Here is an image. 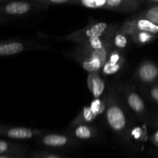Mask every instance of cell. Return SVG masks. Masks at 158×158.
<instances>
[{
  "instance_id": "8fae6325",
  "label": "cell",
  "mask_w": 158,
  "mask_h": 158,
  "mask_svg": "<svg viewBox=\"0 0 158 158\" xmlns=\"http://www.w3.org/2000/svg\"><path fill=\"white\" fill-rule=\"evenodd\" d=\"M47 131L43 129L26 127L9 126L0 123V137L10 140H29L38 138Z\"/></svg>"
},
{
  "instance_id": "d4e9b609",
  "label": "cell",
  "mask_w": 158,
  "mask_h": 158,
  "mask_svg": "<svg viewBox=\"0 0 158 158\" xmlns=\"http://www.w3.org/2000/svg\"><path fill=\"white\" fill-rule=\"evenodd\" d=\"M10 21H12V20L9 19L8 18H6V17H3L2 16V15H0V24L8 23V22H10Z\"/></svg>"
},
{
  "instance_id": "e0dca14e",
  "label": "cell",
  "mask_w": 158,
  "mask_h": 158,
  "mask_svg": "<svg viewBox=\"0 0 158 158\" xmlns=\"http://www.w3.org/2000/svg\"><path fill=\"white\" fill-rule=\"evenodd\" d=\"M157 37V35L149 33V32L135 31L134 33L130 38H131L133 43H135L136 45L139 46H142L153 43Z\"/></svg>"
},
{
  "instance_id": "603a6c76",
  "label": "cell",
  "mask_w": 158,
  "mask_h": 158,
  "mask_svg": "<svg viewBox=\"0 0 158 158\" xmlns=\"http://www.w3.org/2000/svg\"><path fill=\"white\" fill-rule=\"evenodd\" d=\"M150 124H151V126L153 128H154V129H158V115L154 117V118L151 120V122Z\"/></svg>"
},
{
  "instance_id": "7a4b0ae2",
  "label": "cell",
  "mask_w": 158,
  "mask_h": 158,
  "mask_svg": "<svg viewBox=\"0 0 158 158\" xmlns=\"http://www.w3.org/2000/svg\"><path fill=\"white\" fill-rule=\"evenodd\" d=\"M119 26L120 23L111 24L104 35L78 45L65 55L77 61L88 73H100L113 49L111 38Z\"/></svg>"
},
{
  "instance_id": "9c48e42d",
  "label": "cell",
  "mask_w": 158,
  "mask_h": 158,
  "mask_svg": "<svg viewBox=\"0 0 158 158\" xmlns=\"http://www.w3.org/2000/svg\"><path fill=\"white\" fill-rule=\"evenodd\" d=\"M106 106V91L102 97L94 99L89 105L84 106L69 124V128L80 124H92L99 117L104 114Z\"/></svg>"
},
{
  "instance_id": "cb8c5ba5",
  "label": "cell",
  "mask_w": 158,
  "mask_h": 158,
  "mask_svg": "<svg viewBox=\"0 0 158 158\" xmlns=\"http://www.w3.org/2000/svg\"><path fill=\"white\" fill-rule=\"evenodd\" d=\"M0 158H27L24 154L21 155H1Z\"/></svg>"
},
{
  "instance_id": "30bf717a",
  "label": "cell",
  "mask_w": 158,
  "mask_h": 158,
  "mask_svg": "<svg viewBox=\"0 0 158 158\" xmlns=\"http://www.w3.org/2000/svg\"><path fill=\"white\" fill-rule=\"evenodd\" d=\"M64 133L80 143L86 142L91 143H103L104 138L100 128L94 123L80 124L74 127H68Z\"/></svg>"
},
{
  "instance_id": "484cf974",
  "label": "cell",
  "mask_w": 158,
  "mask_h": 158,
  "mask_svg": "<svg viewBox=\"0 0 158 158\" xmlns=\"http://www.w3.org/2000/svg\"><path fill=\"white\" fill-rule=\"evenodd\" d=\"M6 0H0V6H2V4H4V3L6 2Z\"/></svg>"
},
{
  "instance_id": "8992f818",
  "label": "cell",
  "mask_w": 158,
  "mask_h": 158,
  "mask_svg": "<svg viewBox=\"0 0 158 158\" xmlns=\"http://www.w3.org/2000/svg\"><path fill=\"white\" fill-rule=\"evenodd\" d=\"M110 26L111 24L110 23L105 22H98L93 18H89L88 24L83 29H79L76 32H71L66 35L53 37V39L59 41L72 42L80 45L93 39L104 35Z\"/></svg>"
},
{
  "instance_id": "ac0fdd59",
  "label": "cell",
  "mask_w": 158,
  "mask_h": 158,
  "mask_svg": "<svg viewBox=\"0 0 158 158\" xmlns=\"http://www.w3.org/2000/svg\"><path fill=\"white\" fill-rule=\"evenodd\" d=\"M138 89L140 95L158 106V83L148 86H140Z\"/></svg>"
},
{
  "instance_id": "7402d4cb",
  "label": "cell",
  "mask_w": 158,
  "mask_h": 158,
  "mask_svg": "<svg viewBox=\"0 0 158 158\" xmlns=\"http://www.w3.org/2000/svg\"><path fill=\"white\" fill-rule=\"evenodd\" d=\"M150 140L156 148H158V129H155L154 132L150 136Z\"/></svg>"
},
{
  "instance_id": "9a60e30c",
  "label": "cell",
  "mask_w": 158,
  "mask_h": 158,
  "mask_svg": "<svg viewBox=\"0 0 158 158\" xmlns=\"http://www.w3.org/2000/svg\"><path fill=\"white\" fill-rule=\"evenodd\" d=\"M120 26L113 34L112 38H111V45L114 49L127 53L131 43H133L131 38L120 30Z\"/></svg>"
},
{
  "instance_id": "5b68a950",
  "label": "cell",
  "mask_w": 158,
  "mask_h": 158,
  "mask_svg": "<svg viewBox=\"0 0 158 158\" xmlns=\"http://www.w3.org/2000/svg\"><path fill=\"white\" fill-rule=\"evenodd\" d=\"M49 6L42 0L32 1H7L0 6V15L12 20L24 18L47 11Z\"/></svg>"
},
{
  "instance_id": "4316f807",
  "label": "cell",
  "mask_w": 158,
  "mask_h": 158,
  "mask_svg": "<svg viewBox=\"0 0 158 158\" xmlns=\"http://www.w3.org/2000/svg\"><path fill=\"white\" fill-rule=\"evenodd\" d=\"M154 156L155 157H157V158H158V152H156V153H154Z\"/></svg>"
},
{
  "instance_id": "52a82bcc",
  "label": "cell",
  "mask_w": 158,
  "mask_h": 158,
  "mask_svg": "<svg viewBox=\"0 0 158 158\" xmlns=\"http://www.w3.org/2000/svg\"><path fill=\"white\" fill-rule=\"evenodd\" d=\"M55 51L52 46L35 40H11L0 42V56L18 55L29 51Z\"/></svg>"
},
{
  "instance_id": "4fadbf2b",
  "label": "cell",
  "mask_w": 158,
  "mask_h": 158,
  "mask_svg": "<svg viewBox=\"0 0 158 158\" xmlns=\"http://www.w3.org/2000/svg\"><path fill=\"white\" fill-rule=\"evenodd\" d=\"M127 53L113 49L103 64L100 74L101 77H108L117 75L123 69L127 60Z\"/></svg>"
},
{
  "instance_id": "d6986e66",
  "label": "cell",
  "mask_w": 158,
  "mask_h": 158,
  "mask_svg": "<svg viewBox=\"0 0 158 158\" xmlns=\"http://www.w3.org/2000/svg\"><path fill=\"white\" fill-rule=\"evenodd\" d=\"M137 15L158 26V6L157 5H147L146 7L140 10Z\"/></svg>"
},
{
  "instance_id": "7c38bea8",
  "label": "cell",
  "mask_w": 158,
  "mask_h": 158,
  "mask_svg": "<svg viewBox=\"0 0 158 158\" xmlns=\"http://www.w3.org/2000/svg\"><path fill=\"white\" fill-rule=\"evenodd\" d=\"M133 78L140 86H148L158 83V64L152 60H144L137 66Z\"/></svg>"
},
{
  "instance_id": "3957f363",
  "label": "cell",
  "mask_w": 158,
  "mask_h": 158,
  "mask_svg": "<svg viewBox=\"0 0 158 158\" xmlns=\"http://www.w3.org/2000/svg\"><path fill=\"white\" fill-rule=\"evenodd\" d=\"M117 89L131 116L139 121H147L149 119L148 107L135 86L128 80H123L118 81Z\"/></svg>"
},
{
  "instance_id": "2e32d148",
  "label": "cell",
  "mask_w": 158,
  "mask_h": 158,
  "mask_svg": "<svg viewBox=\"0 0 158 158\" xmlns=\"http://www.w3.org/2000/svg\"><path fill=\"white\" fill-rule=\"evenodd\" d=\"M27 148L24 145L8 140L0 139V156L25 154Z\"/></svg>"
},
{
  "instance_id": "277c9868",
  "label": "cell",
  "mask_w": 158,
  "mask_h": 158,
  "mask_svg": "<svg viewBox=\"0 0 158 158\" xmlns=\"http://www.w3.org/2000/svg\"><path fill=\"white\" fill-rule=\"evenodd\" d=\"M143 0H72L71 6H80L91 9H104L119 13H131L138 10Z\"/></svg>"
},
{
  "instance_id": "44dd1931",
  "label": "cell",
  "mask_w": 158,
  "mask_h": 158,
  "mask_svg": "<svg viewBox=\"0 0 158 158\" xmlns=\"http://www.w3.org/2000/svg\"><path fill=\"white\" fill-rule=\"evenodd\" d=\"M43 3L47 5L49 8L51 6H71L72 0H42Z\"/></svg>"
},
{
  "instance_id": "ffe728a7",
  "label": "cell",
  "mask_w": 158,
  "mask_h": 158,
  "mask_svg": "<svg viewBox=\"0 0 158 158\" xmlns=\"http://www.w3.org/2000/svg\"><path fill=\"white\" fill-rule=\"evenodd\" d=\"M31 158H66L64 157L54 154V153L49 152L46 151H40L34 152L31 154Z\"/></svg>"
},
{
  "instance_id": "ba28073f",
  "label": "cell",
  "mask_w": 158,
  "mask_h": 158,
  "mask_svg": "<svg viewBox=\"0 0 158 158\" xmlns=\"http://www.w3.org/2000/svg\"><path fill=\"white\" fill-rule=\"evenodd\" d=\"M40 146L47 149L58 151H73L81 146V143L65 133H51L46 131L35 139Z\"/></svg>"
},
{
  "instance_id": "5bb4252c",
  "label": "cell",
  "mask_w": 158,
  "mask_h": 158,
  "mask_svg": "<svg viewBox=\"0 0 158 158\" xmlns=\"http://www.w3.org/2000/svg\"><path fill=\"white\" fill-rule=\"evenodd\" d=\"M86 83L94 99L100 98L106 91V83L100 73H88Z\"/></svg>"
},
{
  "instance_id": "6da1fadb",
  "label": "cell",
  "mask_w": 158,
  "mask_h": 158,
  "mask_svg": "<svg viewBox=\"0 0 158 158\" xmlns=\"http://www.w3.org/2000/svg\"><path fill=\"white\" fill-rule=\"evenodd\" d=\"M117 83L118 81H113L106 90L105 123L120 146L127 151H133V117L122 100Z\"/></svg>"
}]
</instances>
